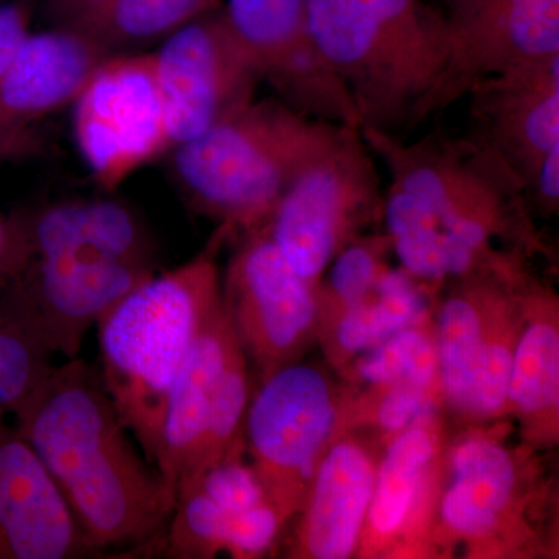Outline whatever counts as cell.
Segmentation results:
<instances>
[{"label": "cell", "mask_w": 559, "mask_h": 559, "mask_svg": "<svg viewBox=\"0 0 559 559\" xmlns=\"http://www.w3.org/2000/svg\"><path fill=\"white\" fill-rule=\"evenodd\" d=\"M389 176L382 216L404 271L439 282L480 270L495 237L532 240L524 183L496 151L465 134L421 139L359 128Z\"/></svg>", "instance_id": "1"}, {"label": "cell", "mask_w": 559, "mask_h": 559, "mask_svg": "<svg viewBox=\"0 0 559 559\" xmlns=\"http://www.w3.org/2000/svg\"><path fill=\"white\" fill-rule=\"evenodd\" d=\"M11 415L95 549L162 551L178 499L132 447L100 371L68 359Z\"/></svg>", "instance_id": "2"}, {"label": "cell", "mask_w": 559, "mask_h": 559, "mask_svg": "<svg viewBox=\"0 0 559 559\" xmlns=\"http://www.w3.org/2000/svg\"><path fill=\"white\" fill-rule=\"evenodd\" d=\"M308 20L360 128L400 134L423 123L450 61L447 22L432 0H308Z\"/></svg>", "instance_id": "3"}, {"label": "cell", "mask_w": 559, "mask_h": 559, "mask_svg": "<svg viewBox=\"0 0 559 559\" xmlns=\"http://www.w3.org/2000/svg\"><path fill=\"white\" fill-rule=\"evenodd\" d=\"M224 231L189 263L140 283L97 322L103 385L151 465L173 385L221 301L215 255Z\"/></svg>", "instance_id": "4"}, {"label": "cell", "mask_w": 559, "mask_h": 559, "mask_svg": "<svg viewBox=\"0 0 559 559\" xmlns=\"http://www.w3.org/2000/svg\"><path fill=\"white\" fill-rule=\"evenodd\" d=\"M344 124L312 119L278 98L253 100L176 146L173 170L191 204L226 229L266 226L293 180Z\"/></svg>", "instance_id": "5"}, {"label": "cell", "mask_w": 559, "mask_h": 559, "mask_svg": "<svg viewBox=\"0 0 559 559\" xmlns=\"http://www.w3.org/2000/svg\"><path fill=\"white\" fill-rule=\"evenodd\" d=\"M248 404L245 352L221 299L173 385L162 425L154 466L176 499L241 440Z\"/></svg>", "instance_id": "6"}, {"label": "cell", "mask_w": 559, "mask_h": 559, "mask_svg": "<svg viewBox=\"0 0 559 559\" xmlns=\"http://www.w3.org/2000/svg\"><path fill=\"white\" fill-rule=\"evenodd\" d=\"M382 210L374 154L359 128L344 124L293 180L264 229L293 270L316 288L331 261Z\"/></svg>", "instance_id": "7"}, {"label": "cell", "mask_w": 559, "mask_h": 559, "mask_svg": "<svg viewBox=\"0 0 559 559\" xmlns=\"http://www.w3.org/2000/svg\"><path fill=\"white\" fill-rule=\"evenodd\" d=\"M153 60L171 150L246 108L261 83L221 5L162 40Z\"/></svg>", "instance_id": "8"}, {"label": "cell", "mask_w": 559, "mask_h": 559, "mask_svg": "<svg viewBox=\"0 0 559 559\" xmlns=\"http://www.w3.org/2000/svg\"><path fill=\"white\" fill-rule=\"evenodd\" d=\"M334 425L336 406L329 381L304 364L280 367L249 404L246 432L253 469L285 520L311 487Z\"/></svg>", "instance_id": "9"}, {"label": "cell", "mask_w": 559, "mask_h": 559, "mask_svg": "<svg viewBox=\"0 0 559 559\" xmlns=\"http://www.w3.org/2000/svg\"><path fill=\"white\" fill-rule=\"evenodd\" d=\"M81 156L103 189L171 150L153 53L114 55L75 100Z\"/></svg>", "instance_id": "10"}, {"label": "cell", "mask_w": 559, "mask_h": 559, "mask_svg": "<svg viewBox=\"0 0 559 559\" xmlns=\"http://www.w3.org/2000/svg\"><path fill=\"white\" fill-rule=\"evenodd\" d=\"M447 22L450 61L423 121L463 100L477 81L559 55V0H432Z\"/></svg>", "instance_id": "11"}, {"label": "cell", "mask_w": 559, "mask_h": 559, "mask_svg": "<svg viewBox=\"0 0 559 559\" xmlns=\"http://www.w3.org/2000/svg\"><path fill=\"white\" fill-rule=\"evenodd\" d=\"M154 264L97 252H70L22 264L0 288L31 320L53 355L79 358L84 336Z\"/></svg>", "instance_id": "12"}, {"label": "cell", "mask_w": 559, "mask_h": 559, "mask_svg": "<svg viewBox=\"0 0 559 559\" xmlns=\"http://www.w3.org/2000/svg\"><path fill=\"white\" fill-rule=\"evenodd\" d=\"M221 299L242 352L257 360L264 378L288 364L318 314L314 288L293 270L264 227L249 231L235 253Z\"/></svg>", "instance_id": "13"}, {"label": "cell", "mask_w": 559, "mask_h": 559, "mask_svg": "<svg viewBox=\"0 0 559 559\" xmlns=\"http://www.w3.org/2000/svg\"><path fill=\"white\" fill-rule=\"evenodd\" d=\"M224 10L260 80L278 100L312 119L360 128L347 91L312 39L308 0H227Z\"/></svg>", "instance_id": "14"}, {"label": "cell", "mask_w": 559, "mask_h": 559, "mask_svg": "<svg viewBox=\"0 0 559 559\" xmlns=\"http://www.w3.org/2000/svg\"><path fill=\"white\" fill-rule=\"evenodd\" d=\"M469 135L496 151L532 186L559 148V55L477 81L468 94Z\"/></svg>", "instance_id": "15"}, {"label": "cell", "mask_w": 559, "mask_h": 559, "mask_svg": "<svg viewBox=\"0 0 559 559\" xmlns=\"http://www.w3.org/2000/svg\"><path fill=\"white\" fill-rule=\"evenodd\" d=\"M100 557L49 469L0 414V559Z\"/></svg>", "instance_id": "16"}, {"label": "cell", "mask_w": 559, "mask_h": 559, "mask_svg": "<svg viewBox=\"0 0 559 559\" xmlns=\"http://www.w3.org/2000/svg\"><path fill=\"white\" fill-rule=\"evenodd\" d=\"M109 57L72 28L31 33L0 79V130L35 148L32 124L75 103Z\"/></svg>", "instance_id": "17"}, {"label": "cell", "mask_w": 559, "mask_h": 559, "mask_svg": "<svg viewBox=\"0 0 559 559\" xmlns=\"http://www.w3.org/2000/svg\"><path fill=\"white\" fill-rule=\"evenodd\" d=\"M0 278L31 261L97 252L154 264L153 241L131 209L117 201L57 202L17 213Z\"/></svg>", "instance_id": "18"}, {"label": "cell", "mask_w": 559, "mask_h": 559, "mask_svg": "<svg viewBox=\"0 0 559 559\" xmlns=\"http://www.w3.org/2000/svg\"><path fill=\"white\" fill-rule=\"evenodd\" d=\"M301 527L307 557H352L366 528L377 468L355 441L333 444L320 459Z\"/></svg>", "instance_id": "19"}, {"label": "cell", "mask_w": 559, "mask_h": 559, "mask_svg": "<svg viewBox=\"0 0 559 559\" xmlns=\"http://www.w3.org/2000/svg\"><path fill=\"white\" fill-rule=\"evenodd\" d=\"M451 484L441 499V520L455 536L495 535L516 502V460L498 441L471 437L451 454Z\"/></svg>", "instance_id": "20"}, {"label": "cell", "mask_w": 559, "mask_h": 559, "mask_svg": "<svg viewBox=\"0 0 559 559\" xmlns=\"http://www.w3.org/2000/svg\"><path fill=\"white\" fill-rule=\"evenodd\" d=\"M495 264L463 275L469 280L462 293L441 307L437 325V377L444 399L462 414H468L471 385L479 367L489 329L485 322V300Z\"/></svg>", "instance_id": "21"}, {"label": "cell", "mask_w": 559, "mask_h": 559, "mask_svg": "<svg viewBox=\"0 0 559 559\" xmlns=\"http://www.w3.org/2000/svg\"><path fill=\"white\" fill-rule=\"evenodd\" d=\"M215 7L218 0H94L62 27L83 33L114 57L164 40Z\"/></svg>", "instance_id": "22"}, {"label": "cell", "mask_w": 559, "mask_h": 559, "mask_svg": "<svg viewBox=\"0 0 559 559\" xmlns=\"http://www.w3.org/2000/svg\"><path fill=\"white\" fill-rule=\"evenodd\" d=\"M433 455L436 439L419 423L392 441L377 469L367 516L366 525L377 538H392L406 527L417 511Z\"/></svg>", "instance_id": "23"}, {"label": "cell", "mask_w": 559, "mask_h": 559, "mask_svg": "<svg viewBox=\"0 0 559 559\" xmlns=\"http://www.w3.org/2000/svg\"><path fill=\"white\" fill-rule=\"evenodd\" d=\"M426 301L406 271H384L366 299L342 311L336 341L348 355L367 352L392 334L418 326Z\"/></svg>", "instance_id": "24"}, {"label": "cell", "mask_w": 559, "mask_h": 559, "mask_svg": "<svg viewBox=\"0 0 559 559\" xmlns=\"http://www.w3.org/2000/svg\"><path fill=\"white\" fill-rule=\"evenodd\" d=\"M559 400V331L554 318L530 320L514 342L509 404L528 419L554 418Z\"/></svg>", "instance_id": "25"}, {"label": "cell", "mask_w": 559, "mask_h": 559, "mask_svg": "<svg viewBox=\"0 0 559 559\" xmlns=\"http://www.w3.org/2000/svg\"><path fill=\"white\" fill-rule=\"evenodd\" d=\"M53 353L0 288V414H13L53 369Z\"/></svg>", "instance_id": "26"}, {"label": "cell", "mask_w": 559, "mask_h": 559, "mask_svg": "<svg viewBox=\"0 0 559 559\" xmlns=\"http://www.w3.org/2000/svg\"><path fill=\"white\" fill-rule=\"evenodd\" d=\"M358 374L369 384L429 389L437 378L436 341L419 326L401 330L367 349L358 362Z\"/></svg>", "instance_id": "27"}, {"label": "cell", "mask_w": 559, "mask_h": 559, "mask_svg": "<svg viewBox=\"0 0 559 559\" xmlns=\"http://www.w3.org/2000/svg\"><path fill=\"white\" fill-rule=\"evenodd\" d=\"M513 348L511 336L506 330L496 333L489 329L479 367L471 385L468 414H466L468 417H496L509 406Z\"/></svg>", "instance_id": "28"}, {"label": "cell", "mask_w": 559, "mask_h": 559, "mask_svg": "<svg viewBox=\"0 0 559 559\" xmlns=\"http://www.w3.org/2000/svg\"><path fill=\"white\" fill-rule=\"evenodd\" d=\"M241 448V440L237 441L223 459L202 474L197 485L229 513H241L270 500L253 466L242 462Z\"/></svg>", "instance_id": "29"}, {"label": "cell", "mask_w": 559, "mask_h": 559, "mask_svg": "<svg viewBox=\"0 0 559 559\" xmlns=\"http://www.w3.org/2000/svg\"><path fill=\"white\" fill-rule=\"evenodd\" d=\"M382 252L381 241L356 238L337 253L330 272L329 293L344 310L366 299L377 286L384 272Z\"/></svg>", "instance_id": "30"}, {"label": "cell", "mask_w": 559, "mask_h": 559, "mask_svg": "<svg viewBox=\"0 0 559 559\" xmlns=\"http://www.w3.org/2000/svg\"><path fill=\"white\" fill-rule=\"evenodd\" d=\"M283 522L285 518L270 500L241 511L231 520L226 550L235 558H259L271 549Z\"/></svg>", "instance_id": "31"}, {"label": "cell", "mask_w": 559, "mask_h": 559, "mask_svg": "<svg viewBox=\"0 0 559 559\" xmlns=\"http://www.w3.org/2000/svg\"><path fill=\"white\" fill-rule=\"evenodd\" d=\"M433 401L430 400L429 389L412 384L389 385L382 395L377 409V421L382 430L396 433L418 425L430 417Z\"/></svg>", "instance_id": "32"}, {"label": "cell", "mask_w": 559, "mask_h": 559, "mask_svg": "<svg viewBox=\"0 0 559 559\" xmlns=\"http://www.w3.org/2000/svg\"><path fill=\"white\" fill-rule=\"evenodd\" d=\"M32 9L22 0L0 2V79L31 35Z\"/></svg>", "instance_id": "33"}, {"label": "cell", "mask_w": 559, "mask_h": 559, "mask_svg": "<svg viewBox=\"0 0 559 559\" xmlns=\"http://www.w3.org/2000/svg\"><path fill=\"white\" fill-rule=\"evenodd\" d=\"M527 198L538 202L540 207L554 212L559 202V148L551 151L544 159L532 186L528 187Z\"/></svg>", "instance_id": "34"}, {"label": "cell", "mask_w": 559, "mask_h": 559, "mask_svg": "<svg viewBox=\"0 0 559 559\" xmlns=\"http://www.w3.org/2000/svg\"><path fill=\"white\" fill-rule=\"evenodd\" d=\"M92 2L94 0H44V5L53 27H62Z\"/></svg>", "instance_id": "35"}, {"label": "cell", "mask_w": 559, "mask_h": 559, "mask_svg": "<svg viewBox=\"0 0 559 559\" xmlns=\"http://www.w3.org/2000/svg\"><path fill=\"white\" fill-rule=\"evenodd\" d=\"M32 148L25 146L24 143L17 142L16 139L10 138L0 130V157H17L32 153Z\"/></svg>", "instance_id": "36"}, {"label": "cell", "mask_w": 559, "mask_h": 559, "mask_svg": "<svg viewBox=\"0 0 559 559\" xmlns=\"http://www.w3.org/2000/svg\"><path fill=\"white\" fill-rule=\"evenodd\" d=\"M10 246V221L0 213V275H2L3 264H5L7 253Z\"/></svg>", "instance_id": "37"}, {"label": "cell", "mask_w": 559, "mask_h": 559, "mask_svg": "<svg viewBox=\"0 0 559 559\" xmlns=\"http://www.w3.org/2000/svg\"><path fill=\"white\" fill-rule=\"evenodd\" d=\"M0 2H3V0H0Z\"/></svg>", "instance_id": "38"}]
</instances>
